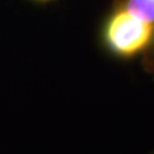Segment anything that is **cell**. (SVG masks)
Here are the masks:
<instances>
[{
    "mask_svg": "<svg viewBox=\"0 0 154 154\" xmlns=\"http://www.w3.org/2000/svg\"><path fill=\"white\" fill-rule=\"evenodd\" d=\"M32 2H35V4H48V2H51V1H55V0H30Z\"/></svg>",
    "mask_w": 154,
    "mask_h": 154,
    "instance_id": "4",
    "label": "cell"
},
{
    "mask_svg": "<svg viewBox=\"0 0 154 154\" xmlns=\"http://www.w3.org/2000/svg\"><path fill=\"white\" fill-rule=\"evenodd\" d=\"M153 39L154 25L116 7L111 8L100 30V42L106 53L122 61L142 57Z\"/></svg>",
    "mask_w": 154,
    "mask_h": 154,
    "instance_id": "1",
    "label": "cell"
},
{
    "mask_svg": "<svg viewBox=\"0 0 154 154\" xmlns=\"http://www.w3.org/2000/svg\"><path fill=\"white\" fill-rule=\"evenodd\" d=\"M147 154H154V149H151V151H149V152Z\"/></svg>",
    "mask_w": 154,
    "mask_h": 154,
    "instance_id": "5",
    "label": "cell"
},
{
    "mask_svg": "<svg viewBox=\"0 0 154 154\" xmlns=\"http://www.w3.org/2000/svg\"><path fill=\"white\" fill-rule=\"evenodd\" d=\"M112 7L121 8L144 22L154 25V0H113Z\"/></svg>",
    "mask_w": 154,
    "mask_h": 154,
    "instance_id": "2",
    "label": "cell"
},
{
    "mask_svg": "<svg viewBox=\"0 0 154 154\" xmlns=\"http://www.w3.org/2000/svg\"><path fill=\"white\" fill-rule=\"evenodd\" d=\"M142 64L146 73H149V75L154 78V39L149 48L142 56Z\"/></svg>",
    "mask_w": 154,
    "mask_h": 154,
    "instance_id": "3",
    "label": "cell"
}]
</instances>
